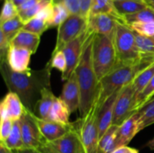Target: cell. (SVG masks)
I'll return each instance as SVG.
<instances>
[{"mask_svg":"<svg viewBox=\"0 0 154 153\" xmlns=\"http://www.w3.org/2000/svg\"><path fill=\"white\" fill-rule=\"evenodd\" d=\"M51 68L48 62L39 70L15 72L11 69L7 60L0 62V72L8 91L17 93L24 107L34 113L42 90L51 88Z\"/></svg>","mask_w":154,"mask_h":153,"instance_id":"6da1fadb","label":"cell"},{"mask_svg":"<svg viewBox=\"0 0 154 153\" xmlns=\"http://www.w3.org/2000/svg\"><path fill=\"white\" fill-rule=\"evenodd\" d=\"M95 34L96 33L90 31L84 43L79 64L75 70L81 90V106L79 109L81 117L85 116L90 110L99 92V80L93 62V44Z\"/></svg>","mask_w":154,"mask_h":153,"instance_id":"7a4b0ae2","label":"cell"},{"mask_svg":"<svg viewBox=\"0 0 154 153\" xmlns=\"http://www.w3.org/2000/svg\"><path fill=\"white\" fill-rule=\"evenodd\" d=\"M153 62V57H144L142 61L137 64H117L111 71L99 81L97 95L101 105L117 90L130 84L138 73Z\"/></svg>","mask_w":154,"mask_h":153,"instance_id":"3957f363","label":"cell"},{"mask_svg":"<svg viewBox=\"0 0 154 153\" xmlns=\"http://www.w3.org/2000/svg\"><path fill=\"white\" fill-rule=\"evenodd\" d=\"M114 34L109 36L96 34L93 38V62L99 81L118 63Z\"/></svg>","mask_w":154,"mask_h":153,"instance_id":"277c9868","label":"cell"},{"mask_svg":"<svg viewBox=\"0 0 154 153\" xmlns=\"http://www.w3.org/2000/svg\"><path fill=\"white\" fill-rule=\"evenodd\" d=\"M117 64H134L144 58L138 49L135 33L128 25L117 22L114 34Z\"/></svg>","mask_w":154,"mask_h":153,"instance_id":"5b68a950","label":"cell"},{"mask_svg":"<svg viewBox=\"0 0 154 153\" xmlns=\"http://www.w3.org/2000/svg\"><path fill=\"white\" fill-rule=\"evenodd\" d=\"M100 106V100L96 95L95 101L87 113L74 122L75 128L81 137L84 153H97L99 140L98 115Z\"/></svg>","mask_w":154,"mask_h":153,"instance_id":"8992f818","label":"cell"},{"mask_svg":"<svg viewBox=\"0 0 154 153\" xmlns=\"http://www.w3.org/2000/svg\"><path fill=\"white\" fill-rule=\"evenodd\" d=\"M87 20L81 14H71L57 29V43L52 53L63 50L67 44L87 31Z\"/></svg>","mask_w":154,"mask_h":153,"instance_id":"52a82bcc","label":"cell"},{"mask_svg":"<svg viewBox=\"0 0 154 153\" xmlns=\"http://www.w3.org/2000/svg\"><path fill=\"white\" fill-rule=\"evenodd\" d=\"M20 122L23 140L26 147L38 148L48 142L40 131L33 117V112L25 108L23 114L20 118Z\"/></svg>","mask_w":154,"mask_h":153,"instance_id":"ba28073f","label":"cell"},{"mask_svg":"<svg viewBox=\"0 0 154 153\" xmlns=\"http://www.w3.org/2000/svg\"><path fill=\"white\" fill-rule=\"evenodd\" d=\"M90 34V31L87 29L83 34L78 36L77 38L69 42L63 48V51L66 56V62H67V69L63 74H62V80L66 81L68 78L71 76L72 73L75 70L76 68L79 64L81 55H82L83 49H84V43L87 40Z\"/></svg>","mask_w":154,"mask_h":153,"instance_id":"9c48e42d","label":"cell"},{"mask_svg":"<svg viewBox=\"0 0 154 153\" xmlns=\"http://www.w3.org/2000/svg\"><path fill=\"white\" fill-rule=\"evenodd\" d=\"M135 112L134 92L130 83L120 90L114 107L112 124L120 126Z\"/></svg>","mask_w":154,"mask_h":153,"instance_id":"30bf717a","label":"cell"},{"mask_svg":"<svg viewBox=\"0 0 154 153\" xmlns=\"http://www.w3.org/2000/svg\"><path fill=\"white\" fill-rule=\"evenodd\" d=\"M33 117L40 129V131L42 132V135L48 142H52L62 137L75 128L74 122L65 124V123L57 122L51 120L43 119L36 116L34 113H33Z\"/></svg>","mask_w":154,"mask_h":153,"instance_id":"8fae6325","label":"cell"},{"mask_svg":"<svg viewBox=\"0 0 154 153\" xmlns=\"http://www.w3.org/2000/svg\"><path fill=\"white\" fill-rule=\"evenodd\" d=\"M47 143L59 153H84V146L75 126L62 137Z\"/></svg>","mask_w":154,"mask_h":153,"instance_id":"7c38bea8","label":"cell"},{"mask_svg":"<svg viewBox=\"0 0 154 153\" xmlns=\"http://www.w3.org/2000/svg\"><path fill=\"white\" fill-rule=\"evenodd\" d=\"M60 98L69 106L71 113L79 111L81 106V90L75 71L67 80L65 81Z\"/></svg>","mask_w":154,"mask_h":153,"instance_id":"4fadbf2b","label":"cell"},{"mask_svg":"<svg viewBox=\"0 0 154 153\" xmlns=\"http://www.w3.org/2000/svg\"><path fill=\"white\" fill-rule=\"evenodd\" d=\"M24 107L21 99L17 93L8 91L0 104L1 119L10 118L13 121L20 120L24 112Z\"/></svg>","mask_w":154,"mask_h":153,"instance_id":"5bb4252c","label":"cell"},{"mask_svg":"<svg viewBox=\"0 0 154 153\" xmlns=\"http://www.w3.org/2000/svg\"><path fill=\"white\" fill-rule=\"evenodd\" d=\"M117 90L108 98L100 106L98 115V127H99V137L100 139L108 129L112 125L114 107L120 90Z\"/></svg>","mask_w":154,"mask_h":153,"instance_id":"9a60e30c","label":"cell"},{"mask_svg":"<svg viewBox=\"0 0 154 153\" xmlns=\"http://www.w3.org/2000/svg\"><path fill=\"white\" fill-rule=\"evenodd\" d=\"M118 20L111 15L105 14L90 15L88 18L87 29L96 34L111 35L114 33Z\"/></svg>","mask_w":154,"mask_h":153,"instance_id":"2e32d148","label":"cell"},{"mask_svg":"<svg viewBox=\"0 0 154 153\" xmlns=\"http://www.w3.org/2000/svg\"><path fill=\"white\" fill-rule=\"evenodd\" d=\"M139 131H141V129L138 116L137 112H135L119 126L116 136L117 148L123 146H127Z\"/></svg>","mask_w":154,"mask_h":153,"instance_id":"e0dca14e","label":"cell"},{"mask_svg":"<svg viewBox=\"0 0 154 153\" xmlns=\"http://www.w3.org/2000/svg\"><path fill=\"white\" fill-rule=\"evenodd\" d=\"M32 52L24 48L10 46L7 56L9 67L15 72H25L29 70Z\"/></svg>","mask_w":154,"mask_h":153,"instance_id":"ac0fdd59","label":"cell"},{"mask_svg":"<svg viewBox=\"0 0 154 153\" xmlns=\"http://www.w3.org/2000/svg\"><path fill=\"white\" fill-rule=\"evenodd\" d=\"M41 36L29 32L20 30L11 40V46L24 48L35 54L38 48Z\"/></svg>","mask_w":154,"mask_h":153,"instance_id":"d6986e66","label":"cell"},{"mask_svg":"<svg viewBox=\"0 0 154 153\" xmlns=\"http://www.w3.org/2000/svg\"><path fill=\"white\" fill-rule=\"evenodd\" d=\"M105 14L115 17L120 23L128 25L125 16L117 10L113 0H93L90 10V15ZM129 26V25H128Z\"/></svg>","mask_w":154,"mask_h":153,"instance_id":"ffe728a7","label":"cell"},{"mask_svg":"<svg viewBox=\"0 0 154 153\" xmlns=\"http://www.w3.org/2000/svg\"><path fill=\"white\" fill-rule=\"evenodd\" d=\"M56 98L51 88H43L41 92L40 98L35 108V115L43 119H49L50 112Z\"/></svg>","mask_w":154,"mask_h":153,"instance_id":"44dd1931","label":"cell"},{"mask_svg":"<svg viewBox=\"0 0 154 153\" xmlns=\"http://www.w3.org/2000/svg\"><path fill=\"white\" fill-rule=\"evenodd\" d=\"M154 76V62L150 65L141 70L131 82L134 92V104L138 96L144 89ZM135 111V110H134Z\"/></svg>","mask_w":154,"mask_h":153,"instance_id":"7402d4cb","label":"cell"},{"mask_svg":"<svg viewBox=\"0 0 154 153\" xmlns=\"http://www.w3.org/2000/svg\"><path fill=\"white\" fill-rule=\"evenodd\" d=\"M71 114L72 113L67 104L60 97H57L51 107L48 120L69 124L70 123L69 117Z\"/></svg>","mask_w":154,"mask_h":153,"instance_id":"603a6c76","label":"cell"},{"mask_svg":"<svg viewBox=\"0 0 154 153\" xmlns=\"http://www.w3.org/2000/svg\"><path fill=\"white\" fill-rule=\"evenodd\" d=\"M118 128L119 125L112 124L108 129L105 134L99 139L97 153H111L117 148L116 136Z\"/></svg>","mask_w":154,"mask_h":153,"instance_id":"cb8c5ba5","label":"cell"},{"mask_svg":"<svg viewBox=\"0 0 154 153\" xmlns=\"http://www.w3.org/2000/svg\"><path fill=\"white\" fill-rule=\"evenodd\" d=\"M3 142L8 148L14 150V151L21 149V148L26 147L23 142V140L20 120L14 122L13 129L9 134L8 137L6 139L5 142Z\"/></svg>","mask_w":154,"mask_h":153,"instance_id":"d4e9b609","label":"cell"},{"mask_svg":"<svg viewBox=\"0 0 154 153\" xmlns=\"http://www.w3.org/2000/svg\"><path fill=\"white\" fill-rule=\"evenodd\" d=\"M114 4L117 10L123 16L141 11L148 6V4L146 2L138 1V0H124V1L114 2Z\"/></svg>","mask_w":154,"mask_h":153,"instance_id":"484cf974","label":"cell"},{"mask_svg":"<svg viewBox=\"0 0 154 153\" xmlns=\"http://www.w3.org/2000/svg\"><path fill=\"white\" fill-rule=\"evenodd\" d=\"M137 113L141 130L154 124V98L137 111Z\"/></svg>","mask_w":154,"mask_h":153,"instance_id":"4316f807","label":"cell"},{"mask_svg":"<svg viewBox=\"0 0 154 153\" xmlns=\"http://www.w3.org/2000/svg\"><path fill=\"white\" fill-rule=\"evenodd\" d=\"M24 24L25 23L23 22L18 14L15 17L0 24V31L2 32L11 41L12 38L20 30H22Z\"/></svg>","mask_w":154,"mask_h":153,"instance_id":"83f0119b","label":"cell"},{"mask_svg":"<svg viewBox=\"0 0 154 153\" xmlns=\"http://www.w3.org/2000/svg\"><path fill=\"white\" fill-rule=\"evenodd\" d=\"M70 15L69 10L63 3H54V14L48 22L49 28L59 27Z\"/></svg>","mask_w":154,"mask_h":153,"instance_id":"f1b7e54d","label":"cell"},{"mask_svg":"<svg viewBox=\"0 0 154 153\" xmlns=\"http://www.w3.org/2000/svg\"><path fill=\"white\" fill-rule=\"evenodd\" d=\"M135 33L137 45L143 56L154 58V38L141 35L135 32Z\"/></svg>","mask_w":154,"mask_h":153,"instance_id":"f546056e","label":"cell"},{"mask_svg":"<svg viewBox=\"0 0 154 153\" xmlns=\"http://www.w3.org/2000/svg\"><path fill=\"white\" fill-rule=\"evenodd\" d=\"M154 94V76L150 81L147 86L144 88L141 92V94L138 96L134 104V110L135 112L139 110L144 105L147 104Z\"/></svg>","mask_w":154,"mask_h":153,"instance_id":"4dcf8cb0","label":"cell"},{"mask_svg":"<svg viewBox=\"0 0 154 153\" xmlns=\"http://www.w3.org/2000/svg\"><path fill=\"white\" fill-rule=\"evenodd\" d=\"M125 19L128 25L137 22H147V21L154 20V11L153 9L147 6L145 9L141 11L136 12L132 14L125 15Z\"/></svg>","mask_w":154,"mask_h":153,"instance_id":"1f68e13d","label":"cell"},{"mask_svg":"<svg viewBox=\"0 0 154 153\" xmlns=\"http://www.w3.org/2000/svg\"><path fill=\"white\" fill-rule=\"evenodd\" d=\"M49 28L48 22L38 17H34L24 24L22 30L29 32L34 34L42 35L45 31Z\"/></svg>","mask_w":154,"mask_h":153,"instance_id":"d6a6232c","label":"cell"},{"mask_svg":"<svg viewBox=\"0 0 154 153\" xmlns=\"http://www.w3.org/2000/svg\"><path fill=\"white\" fill-rule=\"evenodd\" d=\"M54 3V0H41L38 3L34 5L33 7L27 9L25 10H21L19 11V16L23 20L24 23L28 22L31 19L34 18L38 14L41 10L46 7L48 4Z\"/></svg>","mask_w":154,"mask_h":153,"instance_id":"836d02e7","label":"cell"},{"mask_svg":"<svg viewBox=\"0 0 154 153\" xmlns=\"http://www.w3.org/2000/svg\"><path fill=\"white\" fill-rule=\"evenodd\" d=\"M48 64L51 68L57 69L63 74L67 69V62L63 51L60 50L52 53L51 59L48 61Z\"/></svg>","mask_w":154,"mask_h":153,"instance_id":"e575fe53","label":"cell"},{"mask_svg":"<svg viewBox=\"0 0 154 153\" xmlns=\"http://www.w3.org/2000/svg\"><path fill=\"white\" fill-rule=\"evenodd\" d=\"M19 14V10L12 0H5L0 16V24L9 20Z\"/></svg>","mask_w":154,"mask_h":153,"instance_id":"d590c367","label":"cell"},{"mask_svg":"<svg viewBox=\"0 0 154 153\" xmlns=\"http://www.w3.org/2000/svg\"><path fill=\"white\" fill-rule=\"evenodd\" d=\"M129 26L134 32L141 35L147 36V37L154 36V20L133 22L130 24Z\"/></svg>","mask_w":154,"mask_h":153,"instance_id":"8d00e7d4","label":"cell"},{"mask_svg":"<svg viewBox=\"0 0 154 153\" xmlns=\"http://www.w3.org/2000/svg\"><path fill=\"white\" fill-rule=\"evenodd\" d=\"M13 120L10 118H4L1 119V128H0V142H5L9 134L11 132L14 126Z\"/></svg>","mask_w":154,"mask_h":153,"instance_id":"74e56055","label":"cell"},{"mask_svg":"<svg viewBox=\"0 0 154 153\" xmlns=\"http://www.w3.org/2000/svg\"><path fill=\"white\" fill-rule=\"evenodd\" d=\"M10 40L0 31V62L7 60L8 52L10 49Z\"/></svg>","mask_w":154,"mask_h":153,"instance_id":"f35d334b","label":"cell"},{"mask_svg":"<svg viewBox=\"0 0 154 153\" xmlns=\"http://www.w3.org/2000/svg\"><path fill=\"white\" fill-rule=\"evenodd\" d=\"M54 3H63L70 14H81L79 0H54Z\"/></svg>","mask_w":154,"mask_h":153,"instance_id":"ab89813d","label":"cell"},{"mask_svg":"<svg viewBox=\"0 0 154 153\" xmlns=\"http://www.w3.org/2000/svg\"><path fill=\"white\" fill-rule=\"evenodd\" d=\"M53 14H54V3H51L41 10L35 16L49 22L52 19Z\"/></svg>","mask_w":154,"mask_h":153,"instance_id":"60d3db41","label":"cell"},{"mask_svg":"<svg viewBox=\"0 0 154 153\" xmlns=\"http://www.w3.org/2000/svg\"><path fill=\"white\" fill-rule=\"evenodd\" d=\"M79 2L80 8H81V15L88 20L93 0H79Z\"/></svg>","mask_w":154,"mask_h":153,"instance_id":"b9f144b4","label":"cell"},{"mask_svg":"<svg viewBox=\"0 0 154 153\" xmlns=\"http://www.w3.org/2000/svg\"><path fill=\"white\" fill-rule=\"evenodd\" d=\"M111 153H139V151L136 148L129 147L128 146H123L115 148Z\"/></svg>","mask_w":154,"mask_h":153,"instance_id":"7bdbcfd3","label":"cell"},{"mask_svg":"<svg viewBox=\"0 0 154 153\" xmlns=\"http://www.w3.org/2000/svg\"><path fill=\"white\" fill-rule=\"evenodd\" d=\"M41 0H27L25 2L23 3L22 4L17 7L18 10L19 11H21V10H27V9L33 7L34 5H35L37 3H38Z\"/></svg>","mask_w":154,"mask_h":153,"instance_id":"ee69618b","label":"cell"},{"mask_svg":"<svg viewBox=\"0 0 154 153\" xmlns=\"http://www.w3.org/2000/svg\"><path fill=\"white\" fill-rule=\"evenodd\" d=\"M38 149L42 153H59L58 152L54 150L52 147L50 146L48 143L42 146L39 147Z\"/></svg>","mask_w":154,"mask_h":153,"instance_id":"f6af8a7d","label":"cell"},{"mask_svg":"<svg viewBox=\"0 0 154 153\" xmlns=\"http://www.w3.org/2000/svg\"><path fill=\"white\" fill-rule=\"evenodd\" d=\"M16 153H42L38 148H28V147H24L21 149L16 150Z\"/></svg>","mask_w":154,"mask_h":153,"instance_id":"bcb514c9","label":"cell"},{"mask_svg":"<svg viewBox=\"0 0 154 153\" xmlns=\"http://www.w3.org/2000/svg\"><path fill=\"white\" fill-rule=\"evenodd\" d=\"M0 153H16L14 150L8 148L3 142H0Z\"/></svg>","mask_w":154,"mask_h":153,"instance_id":"7dc6e473","label":"cell"},{"mask_svg":"<svg viewBox=\"0 0 154 153\" xmlns=\"http://www.w3.org/2000/svg\"><path fill=\"white\" fill-rule=\"evenodd\" d=\"M146 147H148L150 149L154 150V136L152 140H150L145 145Z\"/></svg>","mask_w":154,"mask_h":153,"instance_id":"c3c4849f","label":"cell"},{"mask_svg":"<svg viewBox=\"0 0 154 153\" xmlns=\"http://www.w3.org/2000/svg\"><path fill=\"white\" fill-rule=\"evenodd\" d=\"M12 1H13L14 3L16 4L17 7H19L20 4H22L23 3H24L26 1H27V0H12Z\"/></svg>","mask_w":154,"mask_h":153,"instance_id":"681fc988","label":"cell"},{"mask_svg":"<svg viewBox=\"0 0 154 153\" xmlns=\"http://www.w3.org/2000/svg\"><path fill=\"white\" fill-rule=\"evenodd\" d=\"M145 2L147 3V4H154V0H145Z\"/></svg>","mask_w":154,"mask_h":153,"instance_id":"f907efd6","label":"cell"},{"mask_svg":"<svg viewBox=\"0 0 154 153\" xmlns=\"http://www.w3.org/2000/svg\"><path fill=\"white\" fill-rule=\"evenodd\" d=\"M114 2H120V1H124V0H113ZM138 1H143L145 2V0H138Z\"/></svg>","mask_w":154,"mask_h":153,"instance_id":"816d5d0a","label":"cell"},{"mask_svg":"<svg viewBox=\"0 0 154 153\" xmlns=\"http://www.w3.org/2000/svg\"><path fill=\"white\" fill-rule=\"evenodd\" d=\"M148 5L150 6V7L152 9H153V11H154V4H148Z\"/></svg>","mask_w":154,"mask_h":153,"instance_id":"f5cc1de1","label":"cell"},{"mask_svg":"<svg viewBox=\"0 0 154 153\" xmlns=\"http://www.w3.org/2000/svg\"><path fill=\"white\" fill-rule=\"evenodd\" d=\"M153 98H154V94H153V98H152L151 99H153Z\"/></svg>","mask_w":154,"mask_h":153,"instance_id":"db71d44e","label":"cell"},{"mask_svg":"<svg viewBox=\"0 0 154 153\" xmlns=\"http://www.w3.org/2000/svg\"><path fill=\"white\" fill-rule=\"evenodd\" d=\"M153 38H154V36H153Z\"/></svg>","mask_w":154,"mask_h":153,"instance_id":"11a10c76","label":"cell"}]
</instances>
